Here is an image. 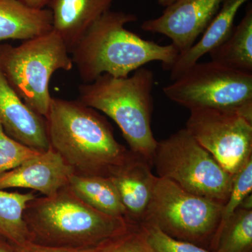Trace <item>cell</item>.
<instances>
[{
	"label": "cell",
	"mask_w": 252,
	"mask_h": 252,
	"mask_svg": "<svg viewBox=\"0 0 252 252\" xmlns=\"http://www.w3.org/2000/svg\"><path fill=\"white\" fill-rule=\"evenodd\" d=\"M39 153L6 135L0 124V177Z\"/></svg>",
	"instance_id": "cell-23"
},
{
	"label": "cell",
	"mask_w": 252,
	"mask_h": 252,
	"mask_svg": "<svg viewBox=\"0 0 252 252\" xmlns=\"http://www.w3.org/2000/svg\"><path fill=\"white\" fill-rule=\"evenodd\" d=\"M45 119L50 147L74 174L109 177L130 156L108 121L79 99L52 97Z\"/></svg>",
	"instance_id": "cell-1"
},
{
	"label": "cell",
	"mask_w": 252,
	"mask_h": 252,
	"mask_svg": "<svg viewBox=\"0 0 252 252\" xmlns=\"http://www.w3.org/2000/svg\"><path fill=\"white\" fill-rule=\"evenodd\" d=\"M74 173L61 155L50 147L1 176L0 190L29 189L44 196H51L67 187Z\"/></svg>",
	"instance_id": "cell-11"
},
{
	"label": "cell",
	"mask_w": 252,
	"mask_h": 252,
	"mask_svg": "<svg viewBox=\"0 0 252 252\" xmlns=\"http://www.w3.org/2000/svg\"><path fill=\"white\" fill-rule=\"evenodd\" d=\"M152 167L150 162L131 152L127 160L109 177L131 223H142L150 203L157 180Z\"/></svg>",
	"instance_id": "cell-13"
},
{
	"label": "cell",
	"mask_w": 252,
	"mask_h": 252,
	"mask_svg": "<svg viewBox=\"0 0 252 252\" xmlns=\"http://www.w3.org/2000/svg\"><path fill=\"white\" fill-rule=\"evenodd\" d=\"M239 208L243 209L246 210H252V193L249 194L248 196L245 197L240 204Z\"/></svg>",
	"instance_id": "cell-27"
},
{
	"label": "cell",
	"mask_w": 252,
	"mask_h": 252,
	"mask_svg": "<svg viewBox=\"0 0 252 252\" xmlns=\"http://www.w3.org/2000/svg\"><path fill=\"white\" fill-rule=\"evenodd\" d=\"M73 67L67 46L54 31L18 46L0 44V70L23 102L44 118L52 99L50 79L56 71Z\"/></svg>",
	"instance_id": "cell-5"
},
{
	"label": "cell",
	"mask_w": 252,
	"mask_h": 252,
	"mask_svg": "<svg viewBox=\"0 0 252 252\" xmlns=\"http://www.w3.org/2000/svg\"><path fill=\"white\" fill-rule=\"evenodd\" d=\"M53 31L52 12L35 9L20 0H0V43L28 40Z\"/></svg>",
	"instance_id": "cell-16"
},
{
	"label": "cell",
	"mask_w": 252,
	"mask_h": 252,
	"mask_svg": "<svg viewBox=\"0 0 252 252\" xmlns=\"http://www.w3.org/2000/svg\"><path fill=\"white\" fill-rule=\"evenodd\" d=\"M249 0H224L220 11L202 34L197 43L177 56L170 68V78L175 81L191 67L205 55L210 52L231 34L234 28L235 16L241 6Z\"/></svg>",
	"instance_id": "cell-15"
},
{
	"label": "cell",
	"mask_w": 252,
	"mask_h": 252,
	"mask_svg": "<svg viewBox=\"0 0 252 252\" xmlns=\"http://www.w3.org/2000/svg\"><path fill=\"white\" fill-rule=\"evenodd\" d=\"M139 225L147 243L155 252H217L172 238L152 223H142Z\"/></svg>",
	"instance_id": "cell-22"
},
{
	"label": "cell",
	"mask_w": 252,
	"mask_h": 252,
	"mask_svg": "<svg viewBox=\"0 0 252 252\" xmlns=\"http://www.w3.org/2000/svg\"><path fill=\"white\" fill-rule=\"evenodd\" d=\"M67 186L77 198L94 210L127 220L125 207L109 177L74 173L69 177Z\"/></svg>",
	"instance_id": "cell-17"
},
{
	"label": "cell",
	"mask_w": 252,
	"mask_h": 252,
	"mask_svg": "<svg viewBox=\"0 0 252 252\" xmlns=\"http://www.w3.org/2000/svg\"><path fill=\"white\" fill-rule=\"evenodd\" d=\"M115 0H54L48 9L53 16V31L67 46L69 54L86 32L110 10Z\"/></svg>",
	"instance_id": "cell-14"
},
{
	"label": "cell",
	"mask_w": 252,
	"mask_h": 252,
	"mask_svg": "<svg viewBox=\"0 0 252 252\" xmlns=\"http://www.w3.org/2000/svg\"><path fill=\"white\" fill-rule=\"evenodd\" d=\"M36 197L34 191L21 193L0 190V240L16 250L31 242L24 212L28 203Z\"/></svg>",
	"instance_id": "cell-19"
},
{
	"label": "cell",
	"mask_w": 252,
	"mask_h": 252,
	"mask_svg": "<svg viewBox=\"0 0 252 252\" xmlns=\"http://www.w3.org/2000/svg\"><path fill=\"white\" fill-rule=\"evenodd\" d=\"M0 252H17L9 244L0 240Z\"/></svg>",
	"instance_id": "cell-28"
},
{
	"label": "cell",
	"mask_w": 252,
	"mask_h": 252,
	"mask_svg": "<svg viewBox=\"0 0 252 252\" xmlns=\"http://www.w3.org/2000/svg\"><path fill=\"white\" fill-rule=\"evenodd\" d=\"M154 81V72L142 67L131 77L104 74L79 86V100L110 117L122 130L131 152L152 166L158 143L151 126Z\"/></svg>",
	"instance_id": "cell-4"
},
{
	"label": "cell",
	"mask_w": 252,
	"mask_h": 252,
	"mask_svg": "<svg viewBox=\"0 0 252 252\" xmlns=\"http://www.w3.org/2000/svg\"><path fill=\"white\" fill-rule=\"evenodd\" d=\"M212 251L252 252V210L238 208L217 231Z\"/></svg>",
	"instance_id": "cell-20"
},
{
	"label": "cell",
	"mask_w": 252,
	"mask_h": 252,
	"mask_svg": "<svg viewBox=\"0 0 252 252\" xmlns=\"http://www.w3.org/2000/svg\"><path fill=\"white\" fill-rule=\"evenodd\" d=\"M152 163L157 177L172 181L189 193L226 203L233 176L186 127L158 142Z\"/></svg>",
	"instance_id": "cell-6"
},
{
	"label": "cell",
	"mask_w": 252,
	"mask_h": 252,
	"mask_svg": "<svg viewBox=\"0 0 252 252\" xmlns=\"http://www.w3.org/2000/svg\"><path fill=\"white\" fill-rule=\"evenodd\" d=\"M99 252H155L147 243L140 225L133 224L127 231L106 244Z\"/></svg>",
	"instance_id": "cell-24"
},
{
	"label": "cell",
	"mask_w": 252,
	"mask_h": 252,
	"mask_svg": "<svg viewBox=\"0 0 252 252\" xmlns=\"http://www.w3.org/2000/svg\"><path fill=\"white\" fill-rule=\"evenodd\" d=\"M252 157L233 176L231 189L226 203L223 205L218 230L238 210L244 198L252 193Z\"/></svg>",
	"instance_id": "cell-21"
},
{
	"label": "cell",
	"mask_w": 252,
	"mask_h": 252,
	"mask_svg": "<svg viewBox=\"0 0 252 252\" xmlns=\"http://www.w3.org/2000/svg\"><path fill=\"white\" fill-rule=\"evenodd\" d=\"M211 61L246 74H252V6L235 26L230 36L210 53Z\"/></svg>",
	"instance_id": "cell-18"
},
{
	"label": "cell",
	"mask_w": 252,
	"mask_h": 252,
	"mask_svg": "<svg viewBox=\"0 0 252 252\" xmlns=\"http://www.w3.org/2000/svg\"><path fill=\"white\" fill-rule=\"evenodd\" d=\"M106 244L100 246L94 247V248H64L44 246V245H38L31 242L16 251L17 252H99Z\"/></svg>",
	"instance_id": "cell-25"
},
{
	"label": "cell",
	"mask_w": 252,
	"mask_h": 252,
	"mask_svg": "<svg viewBox=\"0 0 252 252\" xmlns=\"http://www.w3.org/2000/svg\"><path fill=\"white\" fill-rule=\"evenodd\" d=\"M176 0H158V2L160 5V6H163V7H167V6H170L172 3L175 2Z\"/></svg>",
	"instance_id": "cell-29"
},
{
	"label": "cell",
	"mask_w": 252,
	"mask_h": 252,
	"mask_svg": "<svg viewBox=\"0 0 252 252\" xmlns=\"http://www.w3.org/2000/svg\"><path fill=\"white\" fill-rule=\"evenodd\" d=\"M24 220L32 243L53 248L100 246L135 224L94 210L77 198L68 186L51 196L36 197L30 201Z\"/></svg>",
	"instance_id": "cell-3"
},
{
	"label": "cell",
	"mask_w": 252,
	"mask_h": 252,
	"mask_svg": "<svg viewBox=\"0 0 252 252\" xmlns=\"http://www.w3.org/2000/svg\"><path fill=\"white\" fill-rule=\"evenodd\" d=\"M223 207L222 204L189 193L172 181L157 176L142 223L156 225L177 240L200 247L207 245L212 251Z\"/></svg>",
	"instance_id": "cell-7"
},
{
	"label": "cell",
	"mask_w": 252,
	"mask_h": 252,
	"mask_svg": "<svg viewBox=\"0 0 252 252\" xmlns=\"http://www.w3.org/2000/svg\"><path fill=\"white\" fill-rule=\"evenodd\" d=\"M186 128L232 176L252 157V122L238 111L194 109Z\"/></svg>",
	"instance_id": "cell-9"
},
{
	"label": "cell",
	"mask_w": 252,
	"mask_h": 252,
	"mask_svg": "<svg viewBox=\"0 0 252 252\" xmlns=\"http://www.w3.org/2000/svg\"><path fill=\"white\" fill-rule=\"evenodd\" d=\"M224 0H176L161 16L142 23L144 31L171 39L180 54L195 44L220 11Z\"/></svg>",
	"instance_id": "cell-10"
},
{
	"label": "cell",
	"mask_w": 252,
	"mask_h": 252,
	"mask_svg": "<svg viewBox=\"0 0 252 252\" xmlns=\"http://www.w3.org/2000/svg\"><path fill=\"white\" fill-rule=\"evenodd\" d=\"M0 124L5 133L37 152L50 149L46 119L25 103L0 70Z\"/></svg>",
	"instance_id": "cell-12"
},
{
	"label": "cell",
	"mask_w": 252,
	"mask_h": 252,
	"mask_svg": "<svg viewBox=\"0 0 252 252\" xmlns=\"http://www.w3.org/2000/svg\"><path fill=\"white\" fill-rule=\"evenodd\" d=\"M162 89L172 102L192 111L236 110L252 105V74L210 61L196 63Z\"/></svg>",
	"instance_id": "cell-8"
},
{
	"label": "cell",
	"mask_w": 252,
	"mask_h": 252,
	"mask_svg": "<svg viewBox=\"0 0 252 252\" xmlns=\"http://www.w3.org/2000/svg\"><path fill=\"white\" fill-rule=\"evenodd\" d=\"M137 16L111 10L89 28L70 52L83 84H89L104 74L127 77L149 63L161 62L170 70L179 51L172 44L160 45L127 31V23Z\"/></svg>",
	"instance_id": "cell-2"
},
{
	"label": "cell",
	"mask_w": 252,
	"mask_h": 252,
	"mask_svg": "<svg viewBox=\"0 0 252 252\" xmlns=\"http://www.w3.org/2000/svg\"><path fill=\"white\" fill-rule=\"evenodd\" d=\"M26 6L35 9H46L54 0H20Z\"/></svg>",
	"instance_id": "cell-26"
}]
</instances>
